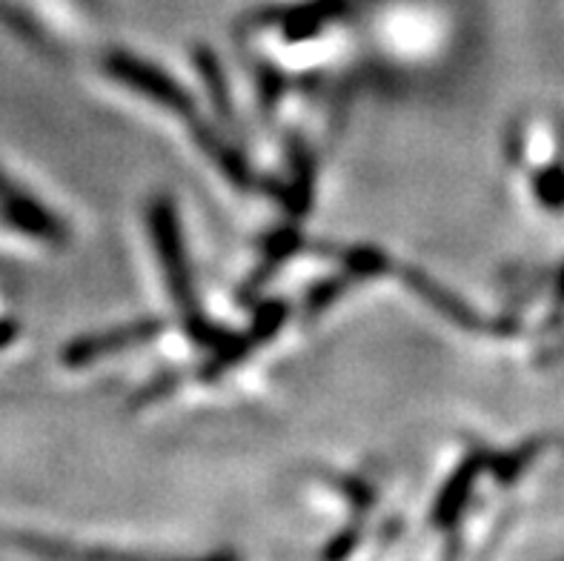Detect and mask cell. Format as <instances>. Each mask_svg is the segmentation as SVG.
I'll return each mask as SVG.
<instances>
[{"instance_id":"7a4b0ae2","label":"cell","mask_w":564,"mask_h":561,"mask_svg":"<svg viewBox=\"0 0 564 561\" xmlns=\"http://www.w3.org/2000/svg\"><path fill=\"white\" fill-rule=\"evenodd\" d=\"M14 338H18V324L14 321H0V347H7V344H12Z\"/></svg>"},{"instance_id":"6da1fadb","label":"cell","mask_w":564,"mask_h":561,"mask_svg":"<svg viewBox=\"0 0 564 561\" xmlns=\"http://www.w3.org/2000/svg\"><path fill=\"white\" fill-rule=\"evenodd\" d=\"M0 215H3L9 227L35 235V238H43V241L61 244V238H64L61 220L52 218L37 201L26 198L21 190H14L3 175H0Z\"/></svg>"}]
</instances>
